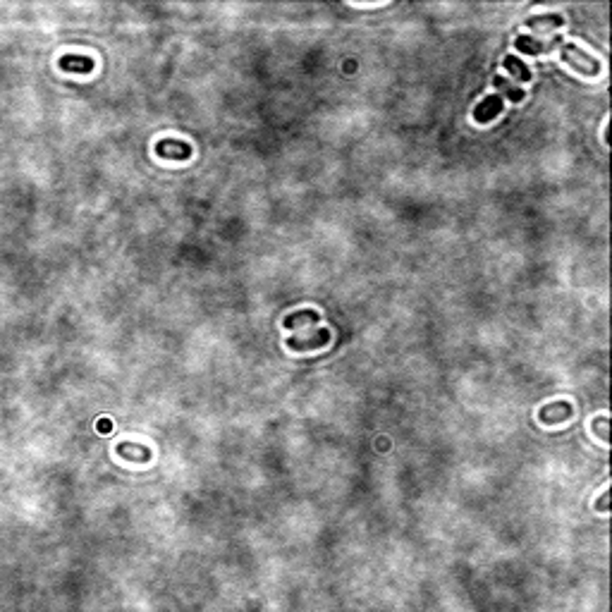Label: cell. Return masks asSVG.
<instances>
[{"label":"cell","mask_w":612,"mask_h":612,"mask_svg":"<svg viewBox=\"0 0 612 612\" xmlns=\"http://www.w3.org/2000/svg\"><path fill=\"white\" fill-rule=\"evenodd\" d=\"M560 58L569 65L571 70L579 72V75H584V77H598V75H601V63H598L596 58L586 55V53L579 48V45L569 43V41H562Z\"/></svg>","instance_id":"1"},{"label":"cell","mask_w":612,"mask_h":612,"mask_svg":"<svg viewBox=\"0 0 612 612\" xmlns=\"http://www.w3.org/2000/svg\"><path fill=\"white\" fill-rule=\"evenodd\" d=\"M331 342V331L321 328V331H313L311 335H304V338H292L287 340V347L294 352H306V350H318V347H326Z\"/></svg>","instance_id":"2"},{"label":"cell","mask_w":612,"mask_h":612,"mask_svg":"<svg viewBox=\"0 0 612 612\" xmlns=\"http://www.w3.org/2000/svg\"><path fill=\"white\" fill-rule=\"evenodd\" d=\"M503 113V96H485L481 103L473 108V120L478 124H488Z\"/></svg>","instance_id":"3"},{"label":"cell","mask_w":612,"mask_h":612,"mask_svg":"<svg viewBox=\"0 0 612 612\" xmlns=\"http://www.w3.org/2000/svg\"><path fill=\"white\" fill-rule=\"evenodd\" d=\"M517 50L522 53H529V55H543V53H548L552 48H557V45H562V38H550V41H541V38L536 36H517Z\"/></svg>","instance_id":"4"},{"label":"cell","mask_w":612,"mask_h":612,"mask_svg":"<svg viewBox=\"0 0 612 612\" xmlns=\"http://www.w3.org/2000/svg\"><path fill=\"white\" fill-rule=\"evenodd\" d=\"M156 154L161 158H173V161H187L192 158V146L177 139H161L156 144Z\"/></svg>","instance_id":"5"},{"label":"cell","mask_w":612,"mask_h":612,"mask_svg":"<svg viewBox=\"0 0 612 612\" xmlns=\"http://www.w3.org/2000/svg\"><path fill=\"white\" fill-rule=\"evenodd\" d=\"M58 68L63 72H77V75H91L96 68L94 58H87V55H63L58 60Z\"/></svg>","instance_id":"6"},{"label":"cell","mask_w":612,"mask_h":612,"mask_svg":"<svg viewBox=\"0 0 612 612\" xmlns=\"http://www.w3.org/2000/svg\"><path fill=\"white\" fill-rule=\"evenodd\" d=\"M571 414H574V409H571L569 402H552L541 409V421L543 424H562V421H569Z\"/></svg>","instance_id":"7"},{"label":"cell","mask_w":612,"mask_h":612,"mask_svg":"<svg viewBox=\"0 0 612 612\" xmlns=\"http://www.w3.org/2000/svg\"><path fill=\"white\" fill-rule=\"evenodd\" d=\"M117 455L122 459H129V462H149L151 459V450L146 445H136V443H120L117 445Z\"/></svg>","instance_id":"8"},{"label":"cell","mask_w":612,"mask_h":612,"mask_svg":"<svg viewBox=\"0 0 612 612\" xmlns=\"http://www.w3.org/2000/svg\"><path fill=\"white\" fill-rule=\"evenodd\" d=\"M316 321H318V313L311 311V308H301V311H294V313L285 316V321H282V326L289 328V331H294V328L313 326Z\"/></svg>","instance_id":"9"},{"label":"cell","mask_w":612,"mask_h":612,"mask_svg":"<svg viewBox=\"0 0 612 612\" xmlns=\"http://www.w3.org/2000/svg\"><path fill=\"white\" fill-rule=\"evenodd\" d=\"M493 84H495L498 94H503L505 98H510L512 103H519V101H524V91L519 89L517 84L508 82V79H505V77H495V79H493Z\"/></svg>","instance_id":"10"},{"label":"cell","mask_w":612,"mask_h":612,"mask_svg":"<svg viewBox=\"0 0 612 612\" xmlns=\"http://www.w3.org/2000/svg\"><path fill=\"white\" fill-rule=\"evenodd\" d=\"M529 29H557V26L564 24V19L560 15H541V17H531L524 22Z\"/></svg>","instance_id":"11"},{"label":"cell","mask_w":612,"mask_h":612,"mask_svg":"<svg viewBox=\"0 0 612 612\" xmlns=\"http://www.w3.org/2000/svg\"><path fill=\"white\" fill-rule=\"evenodd\" d=\"M505 68H508V72L515 79H519V82H529L531 79V70L526 68V65L519 60L517 55H508L505 58Z\"/></svg>","instance_id":"12"},{"label":"cell","mask_w":612,"mask_h":612,"mask_svg":"<svg viewBox=\"0 0 612 612\" xmlns=\"http://www.w3.org/2000/svg\"><path fill=\"white\" fill-rule=\"evenodd\" d=\"M598 421H601V424H598V431H601V438L605 440V443H608V429H605V426H608V419L603 417V419H598Z\"/></svg>","instance_id":"13"},{"label":"cell","mask_w":612,"mask_h":612,"mask_svg":"<svg viewBox=\"0 0 612 612\" xmlns=\"http://www.w3.org/2000/svg\"><path fill=\"white\" fill-rule=\"evenodd\" d=\"M98 429H101V431H110V424H108V421H103V424L98 426Z\"/></svg>","instance_id":"14"}]
</instances>
